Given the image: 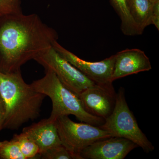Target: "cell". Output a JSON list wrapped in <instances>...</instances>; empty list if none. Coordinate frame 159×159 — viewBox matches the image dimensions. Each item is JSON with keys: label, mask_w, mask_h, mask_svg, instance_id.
<instances>
[{"label": "cell", "mask_w": 159, "mask_h": 159, "mask_svg": "<svg viewBox=\"0 0 159 159\" xmlns=\"http://www.w3.org/2000/svg\"><path fill=\"white\" fill-rule=\"evenodd\" d=\"M58 34L38 15L0 17V72L20 71L22 66L53 47Z\"/></svg>", "instance_id": "1"}, {"label": "cell", "mask_w": 159, "mask_h": 159, "mask_svg": "<svg viewBox=\"0 0 159 159\" xmlns=\"http://www.w3.org/2000/svg\"><path fill=\"white\" fill-rule=\"evenodd\" d=\"M0 96L5 108L3 129L11 130L37 119L46 97L26 83L20 71L0 72Z\"/></svg>", "instance_id": "2"}, {"label": "cell", "mask_w": 159, "mask_h": 159, "mask_svg": "<svg viewBox=\"0 0 159 159\" xmlns=\"http://www.w3.org/2000/svg\"><path fill=\"white\" fill-rule=\"evenodd\" d=\"M31 85L37 92L48 96L52 102V110L49 119L55 122L58 117L73 115L80 122L100 126L104 119L88 113L76 94L66 87L51 70H45L43 78L34 80Z\"/></svg>", "instance_id": "3"}, {"label": "cell", "mask_w": 159, "mask_h": 159, "mask_svg": "<svg viewBox=\"0 0 159 159\" xmlns=\"http://www.w3.org/2000/svg\"><path fill=\"white\" fill-rule=\"evenodd\" d=\"M125 93V89L120 87L116 94L112 112L99 127L108 132L111 136L130 140L145 152L149 153L154 150V146L139 127L136 118L129 107Z\"/></svg>", "instance_id": "4"}, {"label": "cell", "mask_w": 159, "mask_h": 159, "mask_svg": "<svg viewBox=\"0 0 159 159\" xmlns=\"http://www.w3.org/2000/svg\"><path fill=\"white\" fill-rule=\"evenodd\" d=\"M55 123L61 143L75 159H81V152L94 142L111 137L99 126L74 122L68 116L58 117Z\"/></svg>", "instance_id": "5"}, {"label": "cell", "mask_w": 159, "mask_h": 159, "mask_svg": "<svg viewBox=\"0 0 159 159\" xmlns=\"http://www.w3.org/2000/svg\"><path fill=\"white\" fill-rule=\"evenodd\" d=\"M45 70L54 72L63 84L77 97L94 83L61 56L53 47L34 59Z\"/></svg>", "instance_id": "6"}, {"label": "cell", "mask_w": 159, "mask_h": 159, "mask_svg": "<svg viewBox=\"0 0 159 159\" xmlns=\"http://www.w3.org/2000/svg\"><path fill=\"white\" fill-rule=\"evenodd\" d=\"M54 48L77 70L96 84L112 83L111 77L113 72L115 55L96 62L87 61L77 57L55 42Z\"/></svg>", "instance_id": "7"}, {"label": "cell", "mask_w": 159, "mask_h": 159, "mask_svg": "<svg viewBox=\"0 0 159 159\" xmlns=\"http://www.w3.org/2000/svg\"><path fill=\"white\" fill-rule=\"evenodd\" d=\"M116 94L112 83L94 84L81 92L78 97L88 113L105 120L113 111Z\"/></svg>", "instance_id": "8"}, {"label": "cell", "mask_w": 159, "mask_h": 159, "mask_svg": "<svg viewBox=\"0 0 159 159\" xmlns=\"http://www.w3.org/2000/svg\"><path fill=\"white\" fill-rule=\"evenodd\" d=\"M137 147L130 140L111 137L98 140L81 152V159H123Z\"/></svg>", "instance_id": "9"}, {"label": "cell", "mask_w": 159, "mask_h": 159, "mask_svg": "<svg viewBox=\"0 0 159 159\" xmlns=\"http://www.w3.org/2000/svg\"><path fill=\"white\" fill-rule=\"evenodd\" d=\"M111 81L132 74L150 70V60L144 51L139 49H127L115 54Z\"/></svg>", "instance_id": "10"}, {"label": "cell", "mask_w": 159, "mask_h": 159, "mask_svg": "<svg viewBox=\"0 0 159 159\" xmlns=\"http://www.w3.org/2000/svg\"><path fill=\"white\" fill-rule=\"evenodd\" d=\"M22 132L27 134L36 143L39 148V155L49 148L62 144L55 122L49 118L25 127Z\"/></svg>", "instance_id": "11"}, {"label": "cell", "mask_w": 159, "mask_h": 159, "mask_svg": "<svg viewBox=\"0 0 159 159\" xmlns=\"http://www.w3.org/2000/svg\"><path fill=\"white\" fill-rule=\"evenodd\" d=\"M154 3L151 0H127L128 11L139 34L151 25Z\"/></svg>", "instance_id": "12"}, {"label": "cell", "mask_w": 159, "mask_h": 159, "mask_svg": "<svg viewBox=\"0 0 159 159\" xmlns=\"http://www.w3.org/2000/svg\"><path fill=\"white\" fill-rule=\"evenodd\" d=\"M111 4L121 21L122 33L128 36L139 35L127 7V0H111Z\"/></svg>", "instance_id": "13"}, {"label": "cell", "mask_w": 159, "mask_h": 159, "mask_svg": "<svg viewBox=\"0 0 159 159\" xmlns=\"http://www.w3.org/2000/svg\"><path fill=\"white\" fill-rule=\"evenodd\" d=\"M12 139L17 143L25 159H33L39 157V148L27 134L22 132L19 134H15Z\"/></svg>", "instance_id": "14"}, {"label": "cell", "mask_w": 159, "mask_h": 159, "mask_svg": "<svg viewBox=\"0 0 159 159\" xmlns=\"http://www.w3.org/2000/svg\"><path fill=\"white\" fill-rule=\"evenodd\" d=\"M0 158L25 159L17 143L13 139L0 142Z\"/></svg>", "instance_id": "15"}, {"label": "cell", "mask_w": 159, "mask_h": 159, "mask_svg": "<svg viewBox=\"0 0 159 159\" xmlns=\"http://www.w3.org/2000/svg\"><path fill=\"white\" fill-rule=\"evenodd\" d=\"M39 157L43 159H75L73 154L62 144L49 148L40 154Z\"/></svg>", "instance_id": "16"}, {"label": "cell", "mask_w": 159, "mask_h": 159, "mask_svg": "<svg viewBox=\"0 0 159 159\" xmlns=\"http://www.w3.org/2000/svg\"><path fill=\"white\" fill-rule=\"evenodd\" d=\"M21 0H0V17L23 13Z\"/></svg>", "instance_id": "17"}, {"label": "cell", "mask_w": 159, "mask_h": 159, "mask_svg": "<svg viewBox=\"0 0 159 159\" xmlns=\"http://www.w3.org/2000/svg\"><path fill=\"white\" fill-rule=\"evenodd\" d=\"M151 25H153L159 30V1L154 3Z\"/></svg>", "instance_id": "18"}, {"label": "cell", "mask_w": 159, "mask_h": 159, "mask_svg": "<svg viewBox=\"0 0 159 159\" xmlns=\"http://www.w3.org/2000/svg\"><path fill=\"white\" fill-rule=\"evenodd\" d=\"M5 108L1 96H0V131L3 129L4 118H5Z\"/></svg>", "instance_id": "19"}, {"label": "cell", "mask_w": 159, "mask_h": 159, "mask_svg": "<svg viewBox=\"0 0 159 159\" xmlns=\"http://www.w3.org/2000/svg\"><path fill=\"white\" fill-rule=\"evenodd\" d=\"M151 1H152L153 2H157V1H158L159 0H151Z\"/></svg>", "instance_id": "20"}]
</instances>
